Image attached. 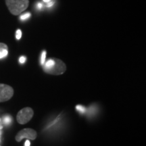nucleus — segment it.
<instances>
[{
	"label": "nucleus",
	"instance_id": "ddd939ff",
	"mask_svg": "<svg viewBox=\"0 0 146 146\" xmlns=\"http://www.w3.org/2000/svg\"><path fill=\"white\" fill-rule=\"evenodd\" d=\"M26 57H25V56H21V58H20V59H19V62H20V63H21V64H24L25 62H26Z\"/></svg>",
	"mask_w": 146,
	"mask_h": 146
},
{
	"label": "nucleus",
	"instance_id": "dca6fc26",
	"mask_svg": "<svg viewBox=\"0 0 146 146\" xmlns=\"http://www.w3.org/2000/svg\"><path fill=\"white\" fill-rule=\"evenodd\" d=\"M30 145H31V143L30 141H29V140H27V141H25V146H30Z\"/></svg>",
	"mask_w": 146,
	"mask_h": 146
},
{
	"label": "nucleus",
	"instance_id": "9b49d317",
	"mask_svg": "<svg viewBox=\"0 0 146 146\" xmlns=\"http://www.w3.org/2000/svg\"><path fill=\"white\" fill-rule=\"evenodd\" d=\"M8 46L7 45H5V43H0V52H2V51L5 50H8Z\"/></svg>",
	"mask_w": 146,
	"mask_h": 146
},
{
	"label": "nucleus",
	"instance_id": "6ab92c4d",
	"mask_svg": "<svg viewBox=\"0 0 146 146\" xmlns=\"http://www.w3.org/2000/svg\"><path fill=\"white\" fill-rule=\"evenodd\" d=\"M1 130H0V142H1Z\"/></svg>",
	"mask_w": 146,
	"mask_h": 146
},
{
	"label": "nucleus",
	"instance_id": "f03ea898",
	"mask_svg": "<svg viewBox=\"0 0 146 146\" xmlns=\"http://www.w3.org/2000/svg\"><path fill=\"white\" fill-rule=\"evenodd\" d=\"M33 110L31 108H25L21 110L16 116L18 123L21 125H25V124L29 123L33 116Z\"/></svg>",
	"mask_w": 146,
	"mask_h": 146
},
{
	"label": "nucleus",
	"instance_id": "f8f14e48",
	"mask_svg": "<svg viewBox=\"0 0 146 146\" xmlns=\"http://www.w3.org/2000/svg\"><path fill=\"white\" fill-rule=\"evenodd\" d=\"M21 36H22V32H21V31L20 30V29H18V30L16 31V37L18 40H19V39H21Z\"/></svg>",
	"mask_w": 146,
	"mask_h": 146
},
{
	"label": "nucleus",
	"instance_id": "2eb2a0df",
	"mask_svg": "<svg viewBox=\"0 0 146 146\" xmlns=\"http://www.w3.org/2000/svg\"><path fill=\"white\" fill-rule=\"evenodd\" d=\"M36 8L37 10H41V9L43 8V4H42L41 3H36Z\"/></svg>",
	"mask_w": 146,
	"mask_h": 146
},
{
	"label": "nucleus",
	"instance_id": "9d476101",
	"mask_svg": "<svg viewBox=\"0 0 146 146\" xmlns=\"http://www.w3.org/2000/svg\"><path fill=\"white\" fill-rule=\"evenodd\" d=\"M8 50H5L2 51V52H0V59H2V58L6 57L8 56Z\"/></svg>",
	"mask_w": 146,
	"mask_h": 146
},
{
	"label": "nucleus",
	"instance_id": "f257e3e1",
	"mask_svg": "<svg viewBox=\"0 0 146 146\" xmlns=\"http://www.w3.org/2000/svg\"><path fill=\"white\" fill-rule=\"evenodd\" d=\"M8 10L13 15H19L28 8L29 0H5Z\"/></svg>",
	"mask_w": 146,
	"mask_h": 146
},
{
	"label": "nucleus",
	"instance_id": "1a4fd4ad",
	"mask_svg": "<svg viewBox=\"0 0 146 146\" xmlns=\"http://www.w3.org/2000/svg\"><path fill=\"white\" fill-rule=\"evenodd\" d=\"M45 58H46V52H45V51H43V52H42L41 56V64L42 65L44 64L45 62Z\"/></svg>",
	"mask_w": 146,
	"mask_h": 146
},
{
	"label": "nucleus",
	"instance_id": "7ed1b4c3",
	"mask_svg": "<svg viewBox=\"0 0 146 146\" xmlns=\"http://www.w3.org/2000/svg\"><path fill=\"white\" fill-rule=\"evenodd\" d=\"M66 70V64L62 60L59 59H54V64L50 68L44 70L46 73L53 74V75H59L63 74Z\"/></svg>",
	"mask_w": 146,
	"mask_h": 146
},
{
	"label": "nucleus",
	"instance_id": "20e7f679",
	"mask_svg": "<svg viewBox=\"0 0 146 146\" xmlns=\"http://www.w3.org/2000/svg\"><path fill=\"white\" fill-rule=\"evenodd\" d=\"M14 89L5 84L0 83V102H6L12 98Z\"/></svg>",
	"mask_w": 146,
	"mask_h": 146
},
{
	"label": "nucleus",
	"instance_id": "6e6552de",
	"mask_svg": "<svg viewBox=\"0 0 146 146\" xmlns=\"http://www.w3.org/2000/svg\"><path fill=\"white\" fill-rule=\"evenodd\" d=\"M31 13L27 12V13H25V14H23V15H21V17H20V19H21V21H26V20H27L28 18L31 17Z\"/></svg>",
	"mask_w": 146,
	"mask_h": 146
},
{
	"label": "nucleus",
	"instance_id": "39448f33",
	"mask_svg": "<svg viewBox=\"0 0 146 146\" xmlns=\"http://www.w3.org/2000/svg\"><path fill=\"white\" fill-rule=\"evenodd\" d=\"M36 137V132L32 129H24L18 133L16 136V141L20 142L24 138L34 140Z\"/></svg>",
	"mask_w": 146,
	"mask_h": 146
},
{
	"label": "nucleus",
	"instance_id": "f3484780",
	"mask_svg": "<svg viewBox=\"0 0 146 146\" xmlns=\"http://www.w3.org/2000/svg\"><path fill=\"white\" fill-rule=\"evenodd\" d=\"M3 129V123L2 120H1V118H0V130Z\"/></svg>",
	"mask_w": 146,
	"mask_h": 146
},
{
	"label": "nucleus",
	"instance_id": "a211bd4d",
	"mask_svg": "<svg viewBox=\"0 0 146 146\" xmlns=\"http://www.w3.org/2000/svg\"><path fill=\"white\" fill-rule=\"evenodd\" d=\"M43 1H44V2H45V3H48V2H50L51 0H43Z\"/></svg>",
	"mask_w": 146,
	"mask_h": 146
},
{
	"label": "nucleus",
	"instance_id": "4468645a",
	"mask_svg": "<svg viewBox=\"0 0 146 146\" xmlns=\"http://www.w3.org/2000/svg\"><path fill=\"white\" fill-rule=\"evenodd\" d=\"M54 3H55L54 1H52V0H51L50 2H48L47 3L46 6L47 7V8H50V7H52V6H53V5H54Z\"/></svg>",
	"mask_w": 146,
	"mask_h": 146
},
{
	"label": "nucleus",
	"instance_id": "0eeeda50",
	"mask_svg": "<svg viewBox=\"0 0 146 146\" xmlns=\"http://www.w3.org/2000/svg\"><path fill=\"white\" fill-rule=\"evenodd\" d=\"M76 110H77L78 112L81 113V114H84V113L86 112V109H85V108L81 105L76 106Z\"/></svg>",
	"mask_w": 146,
	"mask_h": 146
},
{
	"label": "nucleus",
	"instance_id": "423d86ee",
	"mask_svg": "<svg viewBox=\"0 0 146 146\" xmlns=\"http://www.w3.org/2000/svg\"><path fill=\"white\" fill-rule=\"evenodd\" d=\"M1 120H2V123L4 124V125H10L12 122V117L10 115L6 114L3 116L2 118H1Z\"/></svg>",
	"mask_w": 146,
	"mask_h": 146
}]
</instances>
